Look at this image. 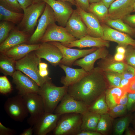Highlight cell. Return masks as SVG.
Segmentation results:
<instances>
[{"instance_id": "52", "label": "cell", "mask_w": 135, "mask_h": 135, "mask_svg": "<svg viewBox=\"0 0 135 135\" xmlns=\"http://www.w3.org/2000/svg\"><path fill=\"white\" fill-rule=\"evenodd\" d=\"M125 58V54L116 52L114 56V60L118 62H122Z\"/></svg>"}, {"instance_id": "19", "label": "cell", "mask_w": 135, "mask_h": 135, "mask_svg": "<svg viewBox=\"0 0 135 135\" xmlns=\"http://www.w3.org/2000/svg\"><path fill=\"white\" fill-rule=\"evenodd\" d=\"M135 0H116L108 8L109 19H122L133 12Z\"/></svg>"}, {"instance_id": "44", "label": "cell", "mask_w": 135, "mask_h": 135, "mask_svg": "<svg viewBox=\"0 0 135 135\" xmlns=\"http://www.w3.org/2000/svg\"><path fill=\"white\" fill-rule=\"evenodd\" d=\"M125 23L132 28H135V14L127 15L122 19Z\"/></svg>"}, {"instance_id": "6", "label": "cell", "mask_w": 135, "mask_h": 135, "mask_svg": "<svg viewBox=\"0 0 135 135\" xmlns=\"http://www.w3.org/2000/svg\"><path fill=\"white\" fill-rule=\"evenodd\" d=\"M24 104L30 116L28 122L30 126L33 125L45 112L44 105L41 96L36 93H29L22 96Z\"/></svg>"}, {"instance_id": "30", "label": "cell", "mask_w": 135, "mask_h": 135, "mask_svg": "<svg viewBox=\"0 0 135 135\" xmlns=\"http://www.w3.org/2000/svg\"><path fill=\"white\" fill-rule=\"evenodd\" d=\"M16 61L1 53L0 58V72L5 76H12L16 71Z\"/></svg>"}, {"instance_id": "59", "label": "cell", "mask_w": 135, "mask_h": 135, "mask_svg": "<svg viewBox=\"0 0 135 135\" xmlns=\"http://www.w3.org/2000/svg\"><path fill=\"white\" fill-rule=\"evenodd\" d=\"M133 12H135V2L134 4V9L133 10Z\"/></svg>"}, {"instance_id": "29", "label": "cell", "mask_w": 135, "mask_h": 135, "mask_svg": "<svg viewBox=\"0 0 135 135\" xmlns=\"http://www.w3.org/2000/svg\"><path fill=\"white\" fill-rule=\"evenodd\" d=\"M104 23L114 29L130 36H135L134 28L125 23L122 19H109Z\"/></svg>"}, {"instance_id": "42", "label": "cell", "mask_w": 135, "mask_h": 135, "mask_svg": "<svg viewBox=\"0 0 135 135\" xmlns=\"http://www.w3.org/2000/svg\"><path fill=\"white\" fill-rule=\"evenodd\" d=\"M126 106L128 110L135 109V93L128 94V100Z\"/></svg>"}, {"instance_id": "46", "label": "cell", "mask_w": 135, "mask_h": 135, "mask_svg": "<svg viewBox=\"0 0 135 135\" xmlns=\"http://www.w3.org/2000/svg\"><path fill=\"white\" fill-rule=\"evenodd\" d=\"M77 5L81 9L88 12L90 4L89 0H74Z\"/></svg>"}, {"instance_id": "35", "label": "cell", "mask_w": 135, "mask_h": 135, "mask_svg": "<svg viewBox=\"0 0 135 135\" xmlns=\"http://www.w3.org/2000/svg\"><path fill=\"white\" fill-rule=\"evenodd\" d=\"M130 120V117L128 116L118 120L114 126V134L118 135L122 134L128 126Z\"/></svg>"}, {"instance_id": "12", "label": "cell", "mask_w": 135, "mask_h": 135, "mask_svg": "<svg viewBox=\"0 0 135 135\" xmlns=\"http://www.w3.org/2000/svg\"><path fill=\"white\" fill-rule=\"evenodd\" d=\"M12 77V82L16 85L18 94L22 96L29 93L39 94L40 87L28 76L19 70H17Z\"/></svg>"}, {"instance_id": "21", "label": "cell", "mask_w": 135, "mask_h": 135, "mask_svg": "<svg viewBox=\"0 0 135 135\" xmlns=\"http://www.w3.org/2000/svg\"><path fill=\"white\" fill-rule=\"evenodd\" d=\"M62 44L68 48L77 47L80 48L88 47L98 48L108 47L110 46L109 41L102 38L94 37L88 35L70 42Z\"/></svg>"}, {"instance_id": "24", "label": "cell", "mask_w": 135, "mask_h": 135, "mask_svg": "<svg viewBox=\"0 0 135 135\" xmlns=\"http://www.w3.org/2000/svg\"><path fill=\"white\" fill-rule=\"evenodd\" d=\"M40 45L39 44L22 43L12 48L3 53L8 57L16 61L23 58L29 53L37 50Z\"/></svg>"}, {"instance_id": "15", "label": "cell", "mask_w": 135, "mask_h": 135, "mask_svg": "<svg viewBox=\"0 0 135 135\" xmlns=\"http://www.w3.org/2000/svg\"><path fill=\"white\" fill-rule=\"evenodd\" d=\"M34 51L38 57L44 59L55 66L59 65L63 57L59 48L50 42L42 43L39 48Z\"/></svg>"}, {"instance_id": "41", "label": "cell", "mask_w": 135, "mask_h": 135, "mask_svg": "<svg viewBox=\"0 0 135 135\" xmlns=\"http://www.w3.org/2000/svg\"><path fill=\"white\" fill-rule=\"evenodd\" d=\"M135 68L128 64L127 67L122 74L123 78L130 79L134 78L135 76Z\"/></svg>"}, {"instance_id": "5", "label": "cell", "mask_w": 135, "mask_h": 135, "mask_svg": "<svg viewBox=\"0 0 135 135\" xmlns=\"http://www.w3.org/2000/svg\"><path fill=\"white\" fill-rule=\"evenodd\" d=\"M46 4V2L42 0L28 7L24 11L23 18L17 29L29 34L33 32L37 20L43 12Z\"/></svg>"}, {"instance_id": "3", "label": "cell", "mask_w": 135, "mask_h": 135, "mask_svg": "<svg viewBox=\"0 0 135 135\" xmlns=\"http://www.w3.org/2000/svg\"><path fill=\"white\" fill-rule=\"evenodd\" d=\"M32 52L16 61V68L29 76L41 87L46 81L51 80V78L48 76L44 78L40 75L38 66L41 62V59L36 56L34 52Z\"/></svg>"}, {"instance_id": "51", "label": "cell", "mask_w": 135, "mask_h": 135, "mask_svg": "<svg viewBox=\"0 0 135 135\" xmlns=\"http://www.w3.org/2000/svg\"><path fill=\"white\" fill-rule=\"evenodd\" d=\"M128 100V93L126 92L121 98L119 104L126 105Z\"/></svg>"}, {"instance_id": "57", "label": "cell", "mask_w": 135, "mask_h": 135, "mask_svg": "<svg viewBox=\"0 0 135 135\" xmlns=\"http://www.w3.org/2000/svg\"><path fill=\"white\" fill-rule=\"evenodd\" d=\"M90 4L94 3L101 1V0H89Z\"/></svg>"}, {"instance_id": "40", "label": "cell", "mask_w": 135, "mask_h": 135, "mask_svg": "<svg viewBox=\"0 0 135 135\" xmlns=\"http://www.w3.org/2000/svg\"><path fill=\"white\" fill-rule=\"evenodd\" d=\"M12 85L6 76L0 77V92L6 94L12 90Z\"/></svg>"}, {"instance_id": "38", "label": "cell", "mask_w": 135, "mask_h": 135, "mask_svg": "<svg viewBox=\"0 0 135 135\" xmlns=\"http://www.w3.org/2000/svg\"><path fill=\"white\" fill-rule=\"evenodd\" d=\"M124 59L128 64L135 68V46L129 45L126 48Z\"/></svg>"}, {"instance_id": "28", "label": "cell", "mask_w": 135, "mask_h": 135, "mask_svg": "<svg viewBox=\"0 0 135 135\" xmlns=\"http://www.w3.org/2000/svg\"><path fill=\"white\" fill-rule=\"evenodd\" d=\"M24 14L10 10L0 5V20L8 21L18 25L22 20Z\"/></svg>"}, {"instance_id": "32", "label": "cell", "mask_w": 135, "mask_h": 135, "mask_svg": "<svg viewBox=\"0 0 135 135\" xmlns=\"http://www.w3.org/2000/svg\"><path fill=\"white\" fill-rule=\"evenodd\" d=\"M88 110L102 115L108 112L109 110L106 101L104 93L88 107Z\"/></svg>"}, {"instance_id": "20", "label": "cell", "mask_w": 135, "mask_h": 135, "mask_svg": "<svg viewBox=\"0 0 135 135\" xmlns=\"http://www.w3.org/2000/svg\"><path fill=\"white\" fill-rule=\"evenodd\" d=\"M108 52L106 47L98 48L94 51L89 54L83 58L76 60L73 65L80 66L86 71L89 72L92 70L95 62L99 59H105Z\"/></svg>"}, {"instance_id": "11", "label": "cell", "mask_w": 135, "mask_h": 135, "mask_svg": "<svg viewBox=\"0 0 135 135\" xmlns=\"http://www.w3.org/2000/svg\"><path fill=\"white\" fill-rule=\"evenodd\" d=\"M49 42L58 47L62 53L63 57L59 64H63L70 67L72 66L74 63L78 59L83 57L93 52L98 48L96 47H92L88 49H73L66 47L58 42Z\"/></svg>"}, {"instance_id": "53", "label": "cell", "mask_w": 135, "mask_h": 135, "mask_svg": "<svg viewBox=\"0 0 135 135\" xmlns=\"http://www.w3.org/2000/svg\"><path fill=\"white\" fill-rule=\"evenodd\" d=\"M32 126H30L28 128L24 130L20 135H32L34 134L33 128Z\"/></svg>"}, {"instance_id": "13", "label": "cell", "mask_w": 135, "mask_h": 135, "mask_svg": "<svg viewBox=\"0 0 135 135\" xmlns=\"http://www.w3.org/2000/svg\"><path fill=\"white\" fill-rule=\"evenodd\" d=\"M60 115L44 112L33 126L34 134L46 135L55 128Z\"/></svg>"}, {"instance_id": "56", "label": "cell", "mask_w": 135, "mask_h": 135, "mask_svg": "<svg viewBox=\"0 0 135 135\" xmlns=\"http://www.w3.org/2000/svg\"><path fill=\"white\" fill-rule=\"evenodd\" d=\"M58 1L66 2L70 3L73 6H76V4L74 0H56Z\"/></svg>"}, {"instance_id": "8", "label": "cell", "mask_w": 135, "mask_h": 135, "mask_svg": "<svg viewBox=\"0 0 135 135\" xmlns=\"http://www.w3.org/2000/svg\"><path fill=\"white\" fill-rule=\"evenodd\" d=\"M77 40L71 34L65 27L56 25H50L40 41L42 43L57 42L62 44L68 43Z\"/></svg>"}, {"instance_id": "43", "label": "cell", "mask_w": 135, "mask_h": 135, "mask_svg": "<svg viewBox=\"0 0 135 135\" xmlns=\"http://www.w3.org/2000/svg\"><path fill=\"white\" fill-rule=\"evenodd\" d=\"M47 64L40 62L39 64V73L40 75L44 78L48 77V72Z\"/></svg>"}, {"instance_id": "36", "label": "cell", "mask_w": 135, "mask_h": 135, "mask_svg": "<svg viewBox=\"0 0 135 135\" xmlns=\"http://www.w3.org/2000/svg\"><path fill=\"white\" fill-rule=\"evenodd\" d=\"M105 72L106 77L111 86L119 87L122 78V74L110 71Z\"/></svg>"}, {"instance_id": "54", "label": "cell", "mask_w": 135, "mask_h": 135, "mask_svg": "<svg viewBox=\"0 0 135 135\" xmlns=\"http://www.w3.org/2000/svg\"><path fill=\"white\" fill-rule=\"evenodd\" d=\"M126 48L118 45L116 48V52L125 54L126 51Z\"/></svg>"}, {"instance_id": "26", "label": "cell", "mask_w": 135, "mask_h": 135, "mask_svg": "<svg viewBox=\"0 0 135 135\" xmlns=\"http://www.w3.org/2000/svg\"><path fill=\"white\" fill-rule=\"evenodd\" d=\"M126 92L124 89L120 87H113L106 90V101L109 109L119 104L121 98Z\"/></svg>"}, {"instance_id": "14", "label": "cell", "mask_w": 135, "mask_h": 135, "mask_svg": "<svg viewBox=\"0 0 135 135\" xmlns=\"http://www.w3.org/2000/svg\"><path fill=\"white\" fill-rule=\"evenodd\" d=\"M52 9L56 22L60 26L65 27L74 10L69 2L56 0H42Z\"/></svg>"}, {"instance_id": "49", "label": "cell", "mask_w": 135, "mask_h": 135, "mask_svg": "<svg viewBox=\"0 0 135 135\" xmlns=\"http://www.w3.org/2000/svg\"><path fill=\"white\" fill-rule=\"evenodd\" d=\"M102 134L96 131L81 130L77 135H101Z\"/></svg>"}, {"instance_id": "45", "label": "cell", "mask_w": 135, "mask_h": 135, "mask_svg": "<svg viewBox=\"0 0 135 135\" xmlns=\"http://www.w3.org/2000/svg\"><path fill=\"white\" fill-rule=\"evenodd\" d=\"M16 134V132L14 130L6 127L0 122V135H13Z\"/></svg>"}, {"instance_id": "2", "label": "cell", "mask_w": 135, "mask_h": 135, "mask_svg": "<svg viewBox=\"0 0 135 135\" xmlns=\"http://www.w3.org/2000/svg\"><path fill=\"white\" fill-rule=\"evenodd\" d=\"M68 87L63 85L57 86L52 82L51 80L46 81L41 87L39 94L44 102L45 112L54 113L62 99L68 93Z\"/></svg>"}, {"instance_id": "18", "label": "cell", "mask_w": 135, "mask_h": 135, "mask_svg": "<svg viewBox=\"0 0 135 135\" xmlns=\"http://www.w3.org/2000/svg\"><path fill=\"white\" fill-rule=\"evenodd\" d=\"M100 24L103 30L104 39L115 42L126 47L129 45L135 46V40L130 35L114 29L104 23Z\"/></svg>"}, {"instance_id": "48", "label": "cell", "mask_w": 135, "mask_h": 135, "mask_svg": "<svg viewBox=\"0 0 135 135\" xmlns=\"http://www.w3.org/2000/svg\"><path fill=\"white\" fill-rule=\"evenodd\" d=\"M130 81V79H128L122 78L119 87L124 89L126 92V90L129 85Z\"/></svg>"}, {"instance_id": "9", "label": "cell", "mask_w": 135, "mask_h": 135, "mask_svg": "<svg viewBox=\"0 0 135 135\" xmlns=\"http://www.w3.org/2000/svg\"><path fill=\"white\" fill-rule=\"evenodd\" d=\"M88 106L75 99L68 93L63 97L54 113L60 115L76 113L83 114L88 110Z\"/></svg>"}, {"instance_id": "47", "label": "cell", "mask_w": 135, "mask_h": 135, "mask_svg": "<svg viewBox=\"0 0 135 135\" xmlns=\"http://www.w3.org/2000/svg\"><path fill=\"white\" fill-rule=\"evenodd\" d=\"M23 12L28 6L35 3L34 0H17Z\"/></svg>"}, {"instance_id": "25", "label": "cell", "mask_w": 135, "mask_h": 135, "mask_svg": "<svg viewBox=\"0 0 135 135\" xmlns=\"http://www.w3.org/2000/svg\"><path fill=\"white\" fill-rule=\"evenodd\" d=\"M82 114L81 130L96 131L101 115L88 110Z\"/></svg>"}, {"instance_id": "60", "label": "cell", "mask_w": 135, "mask_h": 135, "mask_svg": "<svg viewBox=\"0 0 135 135\" xmlns=\"http://www.w3.org/2000/svg\"><path fill=\"white\" fill-rule=\"evenodd\" d=\"M134 32L135 33V28H134Z\"/></svg>"}, {"instance_id": "7", "label": "cell", "mask_w": 135, "mask_h": 135, "mask_svg": "<svg viewBox=\"0 0 135 135\" xmlns=\"http://www.w3.org/2000/svg\"><path fill=\"white\" fill-rule=\"evenodd\" d=\"M4 108L9 116L16 121L22 122L29 113L22 96L18 94L8 98L4 103Z\"/></svg>"}, {"instance_id": "17", "label": "cell", "mask_w": 135, "mask_h": 135, "mask_svg": "<svg viewBox=\"0 0 135 135\" xmlns=\"http://www.w3.org/2000/svg\"><path fill=\"white\" fill-rule=\"evenodd\" d=\"M65 27L77 40L88 35L86 27L76 9L74 10Z\"/></svg>"}, {"instance_id": "16", "label": "cell", "mask_w": 135, "mask_h": 135, "mask_svg": "<svg viewBox=\"0 0 135 135\" xmlns=\"http://www.w3.org/2000/svg\"><path fill=\"white\" fill-rule=\"evenodd\" d=\"M76 6L86 27L88 35L102 38L103 28L98 18L92 13L85 11L76 4Z\"/></svg>"}, {"instance_id": "10", "label": "cell", "mask_w": 135, "mask_h": 135, "mask_svg": "<svg viewBox=\"0 0 135 135\" xmlns=\"http://www.w3.org/2000/svg\"><path fill=\"white\" fill-rule=\"evenodd\" d=\"M56 22L54 11L51 7L46 3L37 27L30 38L29 41L30 44H36L40 41L48 27Z\"/></svg>"}, {"instance_id": "37", "label": "cell", "mask_w": 135, "mask_h": 135, "mask_svg": "<svg viewBox=\"0 0 135 135\" xmlns=\"http://www.w3.org/2000/svg\"><path fill=\"white\" fill-rule=\"evenodd\" d=\"M0 5L14 12L22 13L23 11L17 0H0Z\"/></svg>"}, {"instance_id": "55", "label": "cell", "mask_w": 135, "mask_h": 135, "mask_svg": "<svg viewBox=\"0 0 135 135\" xmlns=\"http://www.w3.org/2000/svg\"><path fill=\"white\" fill-rule=\"evenodd\" d=\"M116 0H101L106 6L108 8L110 5Z\"/></svg>"}, {"instance_id": "22", "label": "cell", "mask_w": 135, "mask_h": 135, "mask_svg": "<svg viewBox=\"0 0 135 135\" xmlns=\"http://www.w3.org/2000/svg\"><path fill=\"white\" fill-rule=\"evenodd\" d=\"M29 34L18 29H14L7 38L0 45L1 53H4L7 50L18 44L26 42Z\"/></svg>"}, {"instance_id": "4", "label": "cell", "mask_w": 135, "mask_h": 135, "mask_svg": "<svg viewBox=\"0 0 135 135\" xmlns=\"http://www.w3.org/2000/svg\"><path fill=\"white\" fill-rule=\"evenodd\" d=\"M82 114L70 113L60 115L52 131L54 135H77L81 131Z\"/></svg>"}, {"instance_id": "31", "label": "cell", "mask_w": 135, "mask_h": 135, "mask_svg": "<svg viewBox=\"0 0 135 135\" xmlns=\"http://www.w3.org/2000/svg\"><path fill=\"white\" fill-rule=\"evenodd\" d=\"M104 65L101 64L99 67L102 71H110L122 74L128 65L122 62L113 60L107 61Z\"/></svg>"}, {"instance_id": "23", "label": "cell", "mask_w": 135, "mask_h": 135, "mask_svg": "<svg viewBox=\"0 0 135 135\" xmlns=\"http://www.w3.org/2000/svg\"><path fill=\"white\" fill-rule=\"evenodd\" d=\"M60 66L64 71L65 76L62 77L60 82L63 85L68 87L78 82L88 72L83 68H74L60 64Z\"/></svg>"}, {"instance_id": "58", "label": "cell", "mask_w": 135, "mask_h": 135, "mask_svg": "<svg viewBox=\"0 0 135 135\" xmlns=\"http://www.w3.org/2000/svg\"><path fill=\"white\" fill-rule=\"evenodd\" d=\"M42 0H34V2L35 3H36L39 2Z\"/></svg>"}, {"instance_id": "39", "label": "cell", "mask_w": 135, "mask_h": 135, "mask_svg": "<svg viewBox=\"0 0 135 135\" xmlns=\"http://www.w3.org/2000/svg\"><path fill=\"white\" fill-rule=\"evenodd\" d=\"M127 109L126 106L119 104L110 109L108 113L112 118H115L124 115Z\"/></svg>"}, {"instance_id": "34", "label": "cell", "mask_w": 135, "mask_h": 135, "mask_svg": "<svg viewBox=\"0 0 135 135\" xmlns=\"http://www.w3.org/2000/svg\"><path fill=\"white\" fill-rule=\"evenodd\" d=\"M12 22L5 21L0 22V44L2 43L8 37L10 32L14 28Z\"/></svg>"}, {"instance_id": "33", "label": "cell", "mask_w": 135, "mask_h": 135, "mask_svg": "<svg viewBox=\"0 0 135 135\" xmlns=\"http://www.w3.org/2000/svg\"><path fill=\"white\" fill-rule=\"evenodd\" d=\"M112 118L108 113L101 115L96 131L104 134H108L112 127Z\"/></svg>"}, {"instance_id": "1", "label": "cell", "mask_w": 135, "mask_h": 135, "mask_svg": "<svg viewBox=\"0 0 135 135\" xmlns=\"http://www.w3.org/2000/svg\"><path fill=\"white\" fill-rule=\"evenodd\" d=\"M99 67L94 68L79 81L68 87V93L88 106L104 94L107 84Z\"/></svg>"}, {"instance_id": "50", "label": "cell", "mask_w": 135, "mask_h": 135, "mask_svg": "<svg viewBox=\"0 0 135 135\" xmlns=\"http://www.w3.org/2000/svg\"><path fill=\"white\" fill-rule=\"evenodd\" d=\"M132 78L130 79V84L126 92L128 93L135 94V83L133 81Z\"/></svg>"}, {"instance_id": "27", "label": "cell", "mask_w": 135, "mask_h": 135, "mask_svg": "<svg viewBox=\"0 0 135 135\" xmlns=\"http://www.w3.org/2000/svg\"><path fill=\"white\" fill-rule=\"evenodd\" d=\"M88 12L93 14L100 23H104L109 19L108 8L102 1L90 4Z\"/></svg>"}]
</instances>
